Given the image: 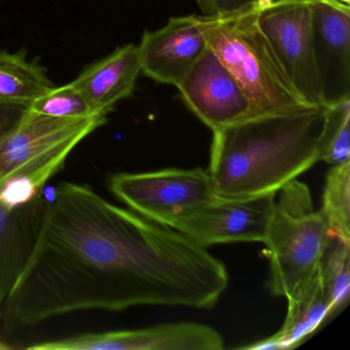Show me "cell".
<instances>
[{"label": "cell", "mask_w": 350, "mask_h": 350, "mask_svg": "<svg viewBox=\"0 0 350 350\" xmlns=\"http://www.w3.org/2000/svg\"><path fill=\"white\" fill-rule=\"evenodd\" d=\"M228 282L224 264L183 233L66 182L46 200L36 245L0 317L15 327L95 309L212 308Z\"/></svg>", "instance_id": "1"}, {"label": "cell", "mask_w": 350, "mask_h": 350, "mask_svg": "<svg viewBox=\"0 0 350 350\" xmlns=\"http://www.w3.org/2000/svg\"><path fill=\"white\" fill-rule=\"evenodd\" d=\"M325 108L261 116L213 131L208 173L225 200L272 196L319 163Z\"/></svg>", "instance_id": "2"}, {"label": "cell", "mask_w": 350, "mask_h": 350, "mask_svg": "<svg viewBox=\"0 0 350 350\" xmlns=\"http://www.w3.org/2000/svg\"><path fill=\"white\" fill-rule=\"evenodd\" d=\"M261 0L225 15L204 16L208 48L232 75L260 116L317 108L297 92L258 24Z\"/></svg>", "instance_id": "3"}, {"label": "cell", "mask_w": 350, "mask_h": 350, "mask_svg": "<svg viewBox=\"0 0 350 350\" xmlns=\"http://www.w3.org/2000/svg\"><path fill=\"white\" fill-rule=\"evenodd\" d=\"M107 122V116L54 118L30 111L0 144V202L10 208L42 193L73 149Z\"/></svg>", "instance_id": "4"}, {"label": "cell", "mask_w": 350, "mask_h": 350, "mask_svg": "<svg viewBox=\"0 0 350 350\" xmlns=\"http://www.w3.org/2000/svg\"><path fill=\"white\" fill-rule=\"evenodd\" d=\"M278 193L264 243L270 256V291L286 298L317 269L332 234L304 183L293 180Z\"/></svg>", "instance_id": "5"}, {"label": "cell", "mask_w": 350, "mask_h": 350, "mask_svg": "<svg viewBox=\"0 0 350 350\" xmlns=\"http://www.w3.org/2000/svg\"><path fill=\"white\" fill-rule=\"evenodd\" d=\"M109 189L137 214L170 227L218 198L208 170L200 167L116 174Z\"/></svg>", "instance_id": "6"}, {"label": "cell", "mask_w": 350, "mask_h": 350, "mask_svg": "<svg viewBox=\"0 0 350 350\" xmlns=\"http://www.w3.org/2000/svg\"><path fill=\"white\" fill-rule=\"evenodd\" d=\"M258 24L297 92L323 107L308 0H261Z\"/></svg>", "instance_id": "7"}, {"label": "cell", "mask_w": 350, "mask_h": 350, "mask_svg": "<svg viewBox=\"0 0 350 350\" xmlns=\"http://www.w3.org/2000/svg\"><path fill=\"white\" fill-rule=\"evenodd\" d=\"M177 89L188 109L212 131L261 118L208 46Z\"/></svg>", "instance_id": "8"}, {"label": "cell", "mask_w": 350, "mask_h": 350, "mask_svg": "<svg viewBox=\"0 0 350 350\" xmlns=\"http://www.w3.org/2000/svg\"><path fill=\"white\" fill-rule=\"evenodd\" d=\"M222 336L208 325L178 323L139 329L89 333L27 347L30 350H222Z\"/></svg>", "instance_id": "9"}, {"label": "cell", "mask_w": 350, "mask_h": 350, "mask_svg": "<svg viewBox=\"0 0 350 350\" xmlns=\"http://www.w3.org/2000/svg\"><path fill=\"white\" fill-rule=\"evenodd\" d=\"M276 194L225 200L217 198L172 228L206 247L230 243H263Z\"/></svg>", "instance_id": "10"}, {"label": "cell", "mask_w": 350, "mask_h": 350, "mask_svg": "<svg viewBox=\"0 0 350 350\" xmlns=\"http://www.w3.org/2000/svg\"><path fill=\"white\" fill-rule=\"evenodd\" d=\"M323 106L350 99V3L308 0Z\"/></svg>", "instance_id": "11"}, {"label": "cell", "mask_w": 350, "mask_h": 350, "mask_svg": "<svg viewBox=\"0 0 350 350\" xmlns=\"http://www.w3.org/2000/svg\"><path fill=\"white\" fill-rule=\"evenodd\" d=\"M204 16L171 17L155 31L145 30L139 44L141 73L163 85H180L208 44Z\"/></svg>", "instance_id": "12"}, {"label": "cell", "mask_w": 350, "mask_h": 350, "mask_svg": "<svg viewBox=\"0 0 350 350\" xmlns=\"http://www.w3.org/2000/svg\"><path fill=\"white\" fill-rule=\"evenodd\" d=\"M46 200L42 193L10 208L0 202V315L36 245Z\"/></svg>", "instance_id": "13"}, {"label": "cell", "mask_w": 350, "mask_h": 350, "mask_svg": "<svg viewBox=\"0 0 350 350\" xmlns=\"http://www.w3.org/2000/svg\"><path fill=\"white\" fill-rule=\"evenodd\" d=\"M140 73L138 46L126 44L85 67L71 85L97 113L108 116L118 102L133 95Z\"/></svg>", "instance_id": "14"}, {"label": "cell", "mask_w": 350, "mask_h": 350, "mask_svg": "<svg viewBox=\"0 0 350 350\" xmlns=\"http://www.w3.org/2000/svg\"><path fill=\"white\" fill-rule=\"evenodd\" d=\"M288 299L286 321L278 333L255 342L245 349L280 350L297 347L332 317L329 298L317 269L301 282Z\"/></svg>", "instance_id": "15"}, {"label": "cell", "mask_w": 350, "mask_h": 350, "mask_svg": "<svg viewBox=\"0 0 350 350\" xmlns=\"http://www.w3.org/2000/svg\"><path fill=\"white\" fill-rule=\"evenodd\" d=\"M27 51L0 50V100L31 104L56 88L40 59L27 60Z\"/></svg>", "instance_id": "16"}, {"label": "cell", "mask_w": 350, "mask_h": 350, "mask_svg": "<svg viewBox=\"0 0 350 350\" xmlns=\"http://www.w3.org/2000/svg\"><path fill=\"white\" fill-rule=\"evenodd\" d=\"M321 213L334 237L350 243V161L335 165L325 179Z\"/></svg>", "instance_id": "17"}, {"label": "cell", "mask_w": 350, "mask_h": 350, "mask_svg": "<svg viewBox=\"0 0 350 350\" xmlns=\"http://www.w3.org/2000/svg\"><path fill=\"white\" fill-rule=\"evenodd\" d=\"M332 317L347 304L350 293V243L331 235L319 264Z\"/></svg>", "instance_id": "18"}, {"label": "cell", "mask_w": 350, "mask_h": 350, "mask_svg": "<svg viewBox=\"0 0 350 350\" xmlns=\"http://www.w3.org/2000/svg\"><path fill=\"white\" fill-rule=\"evenodd\" d=\"M319 161L335 165L349 161L350 99L325 106Z\"/></svg>", "instance_id": "19"}, {"label": "cell", "mask_w": 350, "mask_h": 350, "mask_svg": "<svg viewBox=\"0 0 350 350\" xmlns=\"http://www.w3.org/2000/svg\"><path fill=\"white\" fill-rule=\"evenodd\" d=\"M31 111L54 118H91L97 113L83 94L71 83L55 88L31 104Z\"/></svg>", "instance_id": "20"}, {"label": "cell", "mask_w": 350, "mask_h": 350, "mask_svg": "<svg viewBox=\"0 0 350 350\" xmlns=\"http://www.w3.org/2000/svg\"><path fill=\"white\" fill-rule=\"evenodd\" d=\"M31 111L27 104L0 100V144L20 126Z\"/></svg>", "instance_id": "21"}, {"label": "cell", "mask_w": 350, "mask_h": 350, "mask_svg": "<svg viewBox=\"0 0 350 350\" xmlns=\"http://www.w3.org/2000/svg\"><path fill=\"white\" fill-rule=\"evenodd\" d=\"M257 0H196L204 16L225 15L243 9Z\"/></svg>", "instance_id": "22"}, {"label": "cell", "mask_w": 350, "mask_h": 350, "mask_svg": "<svg viewBox=\"0 0 350 350\" xmlns=\"http://www.w3.org/2000/svg\"><path fill=\"white\" fill-rule=\"evenodd\" d=\"M10 347L8 344H5V342L3 341V340L0 339V350H5V349H9Z\"/></svg>", "instance_id": "23"}, {"label": "cell", "mask_w": 350, "mask_h": 350, "mask_svg": "<svg viewBox=\"0 0 350 350\" xmlns=\"http://www.w3.org/2000/svg\"><path fill=\"white\" fill-rule=\"evenodd\" d=\"M344 3H350V0H343Z\"/></svg>", "instance_id": "24"}]
</instances>
